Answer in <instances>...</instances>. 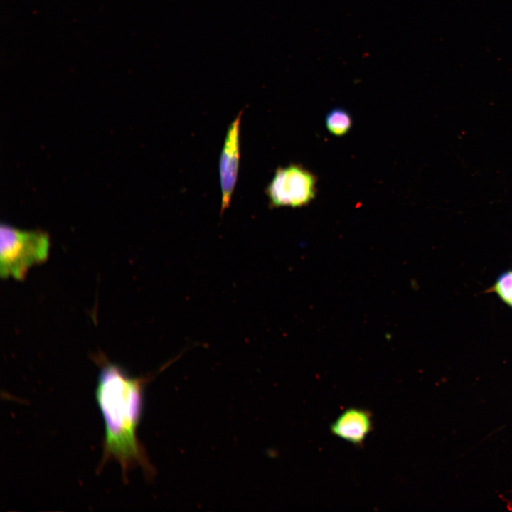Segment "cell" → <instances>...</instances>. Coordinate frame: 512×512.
<instances>
[{"instance_id":"obj_1","label":"cell","mask_w":512,"mask_h":512,"mask_svg":"<svg viewBox=\"0 0 512 512\" xmlns=\"http://www.w3.org/2000/svg\"><path fill=\"white\" fill-rule=\"evenodd\" d=\"M96 358L100 372L95 395L105 422L99 468L114 461L119 464L124 481L129 470L139 466L148 478H151L154 468L137 435L142 411L143 389L149 377H130L119 365L106 358Z\"/></svg>"},{"instance_id":"obj_2","label":"cell","mask_w":512,"mask_h":512,"mask_svg":"<svg viewBox=\"0 0 512 512\" xmlns=\"http://www.w3.org/2000/svg\"><path fill=\"white\" fill-rule=\"evenodd\" d=\"M50 247L49 236L41 230H24L7 224L0 227V274L22 280L29 269L45 262Z\"/></svg>"},{"instance_id":"obj_3","label":"cell","mask_w":512,"mask_h":512,"mask_svg":"<svg viewBox=\"0 0 512 512\" xmlns=\"http://www.w3.org/2000/svg\"><path fill=\"white\" fill-rule=\"evenodd\" d=\"M317 176L299 164L278 167L265 189L272 208H300L309 205L317 193Z\"/></svg>"},{"instance_id":"obj_4","label":"cell","mask_w":512,"mask_h":512,"mask_svg":"<svg viewBox=\"0 0 512 512\" xmlns=\"http://www.w3.org/2000/svg\"><path fill=\"white\" fill-rule=\"evenodd\" d=\"M242 112L228 126L219 159L221 213L228 208L238 175L240 156V123Z\"/></svg>"},{"instance_id":"obj_5","label":"cell","mask_w":512,"mask_h":512,"mask_svg":"<svg viewBox=\"0 0 512 512\" xmlns=\"http://www.w3.org/2000/svg\"><path fill=\"white\" fill-rule=\"evenodd\" d=\"M372 429L370 412L355 407L344 410L331 425L333 434L356 445L363 443Z\"/></svg>"},{"instance_id":"obj_6","label":"cell","mask_w":512,"mask_h":512,"mask_svg":"<svg viewBox=\"0 0 512 512\" xmlns=\"http://www.w3.org/2000/svg\"><path fill=\"white\" fill-rule=\"evenodd\" d=\"M325 124L331 134L336 137H342L351 130L353 119L346 110L335 107L327 113Z\"/></svg>"},{"instance_id":"obj_7","label":"cell","mask_w":512,"mask_h":512,"mask_svg":"<svg viewBox=\"0 0 512 512\" xmlns=\"http://www.w3.org/2000/svg\"><path fill=\"white\" fill-rule=\"evenodd\" d=\"M485 293H494L501 302L512 309V269L501 272Z\"/></svg>"}]
</instances>
